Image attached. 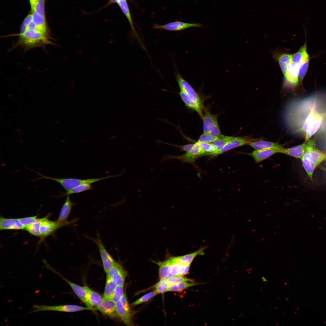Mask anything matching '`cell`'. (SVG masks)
Instances as JSON below:
<instances>
[{"mask_svg": "<svg viewBox=\"0 0 326 326\" xmlns=\"http://www.w3.org/2000/svg\"><path fill=\"white\" fill-rule=\"evenodd\" d=\"M316 141L315 138L311 139L310 144L301 159L303 167L312 180L315 169L326 158V154L316 148Z\"/></svg>", "mask_w": 326, "mask_h": 326, "instance_id": "1", "label": "cell"}, {"mask_svg": "<svg viewBox=\"0 0 326 326\" xmlns=\"http://www.w3.org/2000/svg\"><path fill=\"white\" fill-rule=\"evenodd\" d=\"M34 172L40 176V177L33 179L34 181H35L42 179L52 180L59 183L66 190V191H68L76 186L82 184H91L101 180L118 176L121 175L122 174V173H121L116 175H110L101 178L83 179L75 178H61L50 177L42 175L40 173L34 171Z\"/></svg>", "mask_w": 326, "mask_h": 326, "instance_id": "2", "label": "cell"}, {"mask_svg": "<svg viewBox=\"0 0 326 326\" xmlns=\"http://www.w3.org/2000/svg\"><path fill=\"white\" fill-rule=\"evenodd\" d=\"M205 155V152L196 142L190 151L184 154L178 155H164L162 156V159L166 161L177 159L182 162L193 164L199 157Z\"/></svg>", "mask_w": 326, "mask_h": 326, "instance_id": "3", "label": "cell"}, {"mask_svg": "<svg viewBox=\"0 0 326 326\" xmlns=\"http://www.w3.org/2000/svg\"><path fill=\"white\" fill-rule=\"evenodd\" d=\"M78 220L77 218H75L69 221L60 222L57 220L53 221L48 219L47 217L41 218L40 230L41 236L43 237L47 236L58 229L66 226L73 224Z\"/></svg>", "mask_w": 326, "mask_h": 326, "instance_id": "4", "label": "cell"}, {"mask_svg": "<svg viewBox=\"0 0 326 326\" xmlns=\"http://www.w3.org/2000/svg\"><path fill=\"white\" fill-rule=\"evenodd\" d=\"M116 310L117 317L127 326L133 325V312L129 305L125 293L116 302Z\"/></svg>", "mask_w": 326, "mask_h": 326, "instance_id": "5", "label": "cell"}, {"mask_svg": "<svg viewBox=\"0 0 326 326\" xmlns=\"http://www.w3.org/2000/svg\"><path fill=\"white\" fill-rule=\"evenodd\" d=\"M34 310L29 313L35 312L53 311L66 312H73L86 310H91L89 308L74 305H65L49 306L34 305L33 306Z\"/></svg>", "mask_w": 326, "mask_h": 326, "instance_id": "6", "label": "cell"}, {"mask_svg": "<svg viewBox=\"0 0 326 326\" xmlns=\"http://www.w3.org/2000/svg\"><path fill=\"white\" fill-rule=\"evenodd\" d=\"M45 265L47 268L61 277L70 286L73 291L78 297L83 302L86 307L90 308L91 310H94L90 304L88 297L87 291L84 286H82L76 284L67 279L61 274L51 267L47 263H45Z\"/></svg>", "mask_w": 326, "mask_h": 326, "instance_id": "7", "label": "cell"}, {"mask_svg": "<svg viewBox=\"0 0 326 326\" xmlns=\"http://www.w3.org/2000/svg\"><path fill=\"white\" fill-rule=\"evenodd\" d=\"M96 238H91L90 239L95 243L98 248L104 270L107 273L117 262L108 252L98 234Z\"/></svg>", "mask_w": 326, "mask_h": 326, "instance_id": "8", "label": "cell"}, {"mask_svg": "<svg viewBox=\"0 0 326 326\" xmlns=\"http://www.w3.org/2000/svg\"><path fill=\"white\" fill-rule=\"evenodd\" d=\"M175 76L180 89L184 91L189 97L194 101L203 106L202 99L198 94L177 70L175 74Z\"/></svg>", "mask_w": 326, "mask_h": 326, "instance_id": "9", "label": "cell"}, {"mask_svg": "<svg viewBox=\"0 0 326 326\" xmlns=\"http://www.w3.org/2000/svg\"><path fill=\"white\" fill-rule=\"evenodd\" d=\"M203 27V25L200 24L175 21L163 25L155 24H154L153 28L157 29L177 31L184 30L190 27Z\"/></svg>", "mask_w": 326, "mask_h": 326, "instance_id": "10", "label": "cell"}, {"mask_svg": "<svg viewBox=\"0 0 326 326\" xmlns=\"http://www.w3.org/2000/svg\"><path fill=\"white\" fill-rule=\"evenodd\" d=\"M255 140L254 139L248 136L237 137L232 136L230 140L222 150L218 152L215 156L232 149L244 145H248L250 142Z\"/></svg>", "mask_w": 326, "mask_h": 326, "instance_id": "11", "label": "cell"}, {"mask_svg": "<svg viewBox=\"0 0 326 326\" xmlns=\"http://www.w3.org/2000/svg\"><path fill=\"white\" fill-rule=\"evenodd\" d=\"M107 274L117 285L123 284L127 275L122 266L117 262Z\"/></svg>", "mask_w": 326, "mask_h": 326, "instance_id": "12", "label": "cell"}, {"mask_svg": "<svg viewBox=\"0 0 326 326\" xmlns=\"http://www.w3.org/2000/svg\"><path fill=\"white\" fill-rule=\"evenodd\" d=\"M94 310H98L111 318L117 317L116 310V302L112 299L103 298L101 302L95 308Z\"/></svg>", "mask_w": 326, "mask_h": 326, "instance_id": "13", "label": "cell"}, {"mask_svg": "<svg viewBox=\"0 0 326 326\" xmlns=\"http://www.w3.org/2000/svg\"><path fill=\"white\" fill-rule=\"evenodd\" d=\"M292 55L275 51L273 53V57L278 62L281 71L284 76L287 72L288 68L292 60Z\"/></svg>", "mask_w": 326, "mask_h": 326, "instance_id": "14", "label": "cell"}, {"mask_svg": "<svg viewBox=\"0 0 326 326\" xmlns=\"http://www.w3.org/2000/svg\"><path fill=\"white\" fill-rule=\"evenodd\" d=\"M311 139H310L301 145L290 148H284L280 152L301 159L309 145Z\"/></svg>", "mask_w": 326, "mask_h": 326, "instance_id": "15", "label": "cell"}, {"mask_svg": "<svg viewBox=\"0 0 326 326\" xmlns=\"http://www.w3.org/2000/svg\"><path fill=\"white\" fill-rule=\"evenodd\" d=\"M172 264L170 273L168 278L176 276H183L188 272L190 265H186L178 262L175 257H171Z\"/></svg>", "mask_w": 326, "mask_h": 326, "instance_id": "16", "label": "cell"}, {"mask_svg": "<svg viewBox=\"0 0 326 326\" xmlns=\"http://www.w3.org/2000/svg\"><path fill=\"white\" fill-rule=\"evenodd\" d=\"M301 66L292 61L289 66L286 75L285 76L287 82L289 85L295 86L299 83V73Z\"/></svg>", "mask_w": 326, "mask_h": 326, "instance_id": "17", "label": "cell"}, {"mask_svg": "<svg viewBox=\"0 0 326 326\" xmlns=\"http://www.w3.org/2000/svg\"><path fill=\"white\" fill-rule=\"evenodd\" d=\"M25 227L20 222L19 219L6 218L0 217V229L23 230Z\"/></svg>", "mask_w": 326, "mask_h": 326, "instance_id": "18", "label": "cell"}, {"mask_svg": "<svg viewBox=\"0 0 326 326\" xmlns=\"http://www.w3.org/2000/svg\"><path fill=\"white\" fill-rule=\"evenodd\" d=\"M248 145L255 150L272 149L277 150L279 152L284 148L283 145L276 142L263 140L253 141L250 142Z\"/></svg>", "mask_w": 326, "mask_h": 326, "instance_id": "19", "label": "cell"}, {"mask_svg": "<svg viewBox=\"0 0 326 326\" xmlns=\"http://www.w3.org/2000/svg\"><path fill=\"white\" fill-rule=\"evenodd\" d=\"M179 94L186 107L195 111L202 118L203 116V106L199 105L191 99L182 89H180Z\"/></svg>", "mask_w": 326, "mask_h": 326, "instance_id": "20", "label": "cell"}, {"mask_svg": "<svg viewBox=\"0 0 326 326\" xmlns=\"http://www.w3.org/2000/svg\"><path fill=\"white\" fill-rule=\"evenodd\" d=\"M205 111V114L202 118L203 133H208L213 127L218 123L217 116L211 114L207 110Z\"/></svg>", "mask_w": 326, "mask_h": 326, "instance_id": "21", "label": "cell"}, {"mask_svg": "<svg viewBox=\"0 0 326 326\" xmlns=\"http://www.w3.org/2000/svg\"><path fill=\"white\" fill-rule=\"evenodd\" d=\"M277 152L278 151L275 149H265L255 150L249 155L253 157L256 162L259 163Z\"/></svg>", "mask_w": 326, "mask_h": 326, "instance_id": "22", "label": "cell"}, {"mask_svg": "<svg viewBox=\"0 0 326 326\" xmlns=\"http://www.w3.org/2000/svg\"><path fill=\"white\" fill-rule=\"evenodd\" d=\"M75 203L72 202L70 198L69 195H67L66 200L61 209L57 221L65 222L67 221L72 207L75 205Z\"/></svg>", "mask_w": 326, "mask_h": 326, "instance_id": "23", "label": "cell"}, {"mask_svg": "<svg viewBox=\"0 0 326 326\" xmlns=\"http://www.w3.org/2000/svg\"><path fill=\"white\" fill-rule=\"evenodd\" d=\"M159 267V275L160 279L168 278L171 271L172 262L171 257L164 261H154Z\"/></svg>", "mask_w": 326, "mask_h": 326, "instance_id": "24", "label": "cell"}, {"mask_svg": "<svg viewBox=\"0 0 326 326\" xmlns=\"http://www.w3.org/2000/svg\"><path fill=\"white\" fill-rule=\"evenodd\" d=\"M117 3L126 16L130 24L133 34L135 36V37L137 38L139 42L141 43V45H142L140 39L139 38V37L133 25L126 0H117Z\"/></svg>", "mask_w": 326, "mask_h": 326, "instance_id": "25", "label": "cell"}, {"mask_svg": "<svg viewBox=\"0 0 326 326\" xmlns=\"http://www.w3.org/2000/svg\"><path fill=\"white\" fill-rule=\"evenodd\" d=\"M206 247L200 248L198 250L192 253L183 256L175 257L177 261L183 264L190 265L195 257L198 255H203Z\"/></svg>", "mask_w": 326, "mask_h": 326, "instance_id": "26", "label": "cell"}, {"mask_svg": "<svg viewBox=\"0 0 326 326\" xmlns=\"http://www.w3.org/2000/svg\"><path fill=\"white\" fill-rule=\"evenodd\" d=\"M86 289L88 294L89 303L94 310L101 302L103 298L98 293L93 290L87 285L84 286Z\"/></svg>", "mask_w": 326, "mask_h": 326, "instance_id": "27", "label": "cell"}, {"mask_svg": "<svg viewBox=\"0 0 326 326\" xmlns=\"http://www.w3.org/2000/svg\"><path fill=\"white\" fill-rule=\"evenodd\" d=\"M32 21L41 31L50 33L46 23L45 16H42L34 12H32Z\"/></svg>", "mask_w": 326, "mask_h": 326, "instance_id": "28", "label": "cell"}, {"mask_svg": "<svg viewBox=\"0 0 326 326\" xmlns=\"http://www.w3.org/2000/svg\"><path fill=\"white\" fill-rule=\"evenodd\" d=\"M117 285L107 274L103 298L112 299Z\"/></svg>", "mask_w": 326, "mask_h": 326, "instance_id": "29", "label": "cell"}, {"mask_svg": "<svg viewBox=\"0 0 326 326\" xmlns=\"http://www.w3.org/2000/svg\"><path fill=\"white\" fill-rule=\"evenodd\" d=\"M193 282H186L176 284H169L168 291L179 292L189 287L198 285Z\"/></svg>", "mask_w": 326, "mask_h": 326, "instance_id": "30", "label": "cell"}, {"mask_svg": "<svg viewBox=\"0 0 326 326\" xmlns=\"http://www.w3.org/2000/svg\"><path fill=\"white\" fill-rule=\"evenodd\" d=\"M307 54L306 52V45L305 43L302 46L299 50L295 53L292 55V61L301 66L304 59Z\"/></svg>", "mask_w": 326, "mask_h": 326, "instance_id": "31", "label": "cell"}, {"mask_svg": "<svg viewBox=\"0 0 326 326\" xmlns=\"http://www.w3.org/2000/svg\"><path fill=\"white\" fill-rule=\"evenodd\" d=\"M93 188L91 184H85L76 186L68 191L62 193V195L59 196V197H61L65 196L70 195L71 194L78 193L87 190H90Z\"/></svg>", "mask_w": 326, "mask_h": 326, "instance_id": "32", "label": "cell"}, {"mask_svg": "<svg viewBox=\"0 0 326 326\" xmlns=\"http://www.w3.org/2000/svg\"><path fill=\"white\" fill-rule=\"evenodd\" d=\"M232 137V136H228L222 135L220 136L219 139L212 143L215 147L217 152V153L214 156H216L219 152L223 148L226 144L230 140Z\"/></svg>", "mask_w": 326, "mask_h": 326, "instance_id": "33", "label": "cell"}, {"mask_svg": "<svg viewBox=\"0 0 326 326\" xmlns=\"http://www.w3.org/2000/svg\"><path fill=\"white\" fill-rule=\"evenodd\" d=\"M41 221V218L38 220L27 226L25 229L31 234L36 236H41L40 228Z\"/></svg>", "mask_w": 326, "mask_h": 326, "instance_id": "34", "label": "cell"}, {"mask_svg": "<svg viewBox=\"0 0 326 326\" xmlns=\"http://www.w3.org/2000/svg\"><path fill=\"white\" fill-rule=\"evenodd\" d=\"M169 285L165 279H160L154 286L155 291L157 294L168 292Z\"/></svg>", "mask_w": 326, "mask_h": 326, "instance_id": "35", "label": "cell"}, {"mask_svg": "<svg viewBox=\"0 0 326 326\" xmlns=\"http://www.w3.org/2000/svg\"><path fill=\"white\" fill-rule=\"evenodd\" d=\"M45 0H38L33 7L31 8L32 12H34L43 16H45Z\"/></svg>", "mask_w": 326, "mask_h": 326, "instance_id": "36", "label": "cell"}, {"mask_svg": "<svg viewBox=\"0 0 326 326\" xmlns=\"http://www.w3.org/2000/svg\"><path fill=\"white\" fill-rule=\"evenodd\" d=\"M157 293L155 291L150 292L143 296L139 299L131 304L132 307H134L139 304L143 303L149 300L153 297Z\"/></svg>", "mask_w": 326, "mask_h": 326, "instance_id": "37", "label": "cell"}, {"mask_svg": "<svg viewBox=\"0 0 326 326\" xmlns=\"http://www.w3.org/2000/svg\"><path fill=\"white\" fill-rule=\"evenodd\" d=\"M309 59V56L307 53L305 56L303 63L299 69V78L300 83L302 82L307 71L308 66Z\"/></svg>", "mask_w": 326, "mask_h": 326, "instance_id": "38", "label": "cell"}, {"mask_svg": "<svg viewBox=\"0 0 326 326\" xmlns=\"http://www.w3.org/2000/svg\"><path fill=\"white\" fill-rule=\"evenodd\" d=\"M219 137L213 136L209 133H203L200 136L197 142L212 143L219 139Z\"/></svg>", "mask_w": 326, "mask_h": 326, "instance_id": "39", "label": "cell"}, {"mask_svg": "<svg viewBox=\"0 0 326 326\" xmlns=\"http://www.w3.org/2000/svg\"><path fill=\"white\" fill-rule=\"evenodd\" d=\"M167 282L169 284H176L186 282H193V280L183 276H176L165 279Z\"/></svg>", "mask_w": 326, "mask_h": 326, "instance_id": "40", "label": "cell"}, {"mask_svg": "<svg viewBox=\"0 0 326 326\" xmlns=\"http://www.w3.org/2000/svg\"><path fill=\"white\" fill-rule=\"evenodd\" d=\"M123 284L117 285L112 298V299L117 302L124 294Z\"/></svg>", "mask_w": 326, "mask_h": 326, "instance_id": "41", "label": "cell"}, {"mask_svg": "<svg viewBox=\"0 0 326 326\" xmlns=\"http://www.w3.org/2000/svg\"><path fill=\"white\" fill-rule=\"evenodd\" d=\"M39 219L37 218V216H36L21 218L19 219V220L21 223L25 227V229L26 226L37 221Z\"/></svg>", "mask_w": 326, "mask_h": 326, "instance_id": "42", "label": "cell"}, {"mask_svg": "<svg viewBox=\"0 0 326 326\" xmlns=\"http://www.w3.org/2000/svg\"><path fill=\"white\" fill-rule=\"evenodd\" d=\"M208 133L214 136L219 137L222 134L218 123L214 126Z\"/></svg>", "mask_w": 326, "mask_h": 326, "instance_id": "43", "label": "cell"}, {"mask_svg": "<svg viewBox=\"0 0 326 326\" xmlns=\"http://www.w3.org/2000/svg\"><path fill=\"white\" fill-rule=\"evenodd\" d=\"M38 0H29L31 6V8H32L35 5Z\"/></svg>", "mask_w": 326, "mask_h": 326, "instance_id": "44", "label": "cell"}, {"mask_svg": "<svg viewBox=\"0 0 326 326\" xmlns=\"http://www.w3.org/2000/svg\"><path fill=\"white\" fill-rule=\"evenodd\" d=\"M261 280L264 282H267V279L264 276H262L261 277Z\"/></svg>", "mask_w": 326, "mask_h": 326, "instance_id": "45", "label": "cell"}, {"mask_svg": "<svg viewBox=\"0 0 326 326\" xmlns=\"http://www.w3.org/2000/svg\"><path fill=\"white\" fill-rule=\"evenodd\" d=\"M115 0L117 2V0Z\"/></svg>", "mask_w": 326, "mask_h": 326, "instance_id": "46", "label": "cell"}, {"mask_svg": "<svg viewBox=\"0 0 326 326\" xmlns=\"http://www.w3.org/2000/svg\"></svg>", "mask_w": 326, "mask_h": 326, "instance_id": "47", "label": "cell"}]
</instances>
